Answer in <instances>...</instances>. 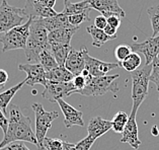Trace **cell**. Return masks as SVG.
Returning <instances> with one entry per match:
<instances>
[{
  "label": "cell",
  "instance_id": "obj_1",
  "mask_svg": "<svg viewBox=\"0 0 159 150\" xmlns=\"http://www.w3.org/2000/svg\"><path fill=\"white\" fill-rule=\"evenodd\" d=\"M8 107V127L0 143V148L14 141H25L38 146L36 134L30 126V118L24 115L16 105L12 103Z\"/></svg>",
  "mask_w": 159,
  "mask_h": 150
},
{
  "label": "cell",
  "instance_id": "obj_2",
  "mask_svg": "<svg viewBox=\"0 0 159 150\" xmlns=\"http://www.w3.org/2000/svg\"><path fill=\"white\" fill-rule=\"evenodd\" d=\"M48 30L40 18H32L30 34L25 48V56L30 63H38L39 55L46 49H51L48 40Z\"/></svg>",
  "mask_w": 159,
  "mask_h": 150
},
{
  "label": "cell",
  "instance_id": "obj_3",
  "mask_svg": "<svg viewBox=\"0 0 159 150\" xmlns=\"http://www.w3.org/2000/svg\"><path fill=\"white\" fill-rule=\"evenodd\" d=\"M118 74L115 75H103L94 77V76H86V84L80 90H77L75 93H79L85 97H100L107 93H118L119 85L117 79H119Z\"/></svg>",
  "mask_w": 159,
  "mask_h": 150
},
{
  "label": "cell",
  "instance_id": "obj_4",
  "mask_svg": "<svg viewBox=\"0 0 159 150\" xmlns=\"http://www.w3.org/2000/svg\"><path fill=\"white\" fill-rule=\"evenodd\" d=\"M151 69H152V65L150 64L131 72L132 101H133V107H132L131 114H137L139 107L148 95V87L150 82L149 76Z\"/></svg>",
  "mask_w": 159,
  "mask_h": 150
},
{
  "label": "cell",
  "instance_id": "obj_5",
  "mask_svg": "<svg viewBox=\"0 0 159 150\" xmlns=\"http://www.w3.org/2000/svg\"><path fill=\"white\" fill-rule=\"evenodd\" d=\"M30 24H32V17H30L24 25L15 26L0 37V43L2 44L3 53L11 51V50H25L30 34Z\"/></svg>",
  "mask_w": 159,
  "mask_h": 150
},
{
  "label": "cell",
  "instance_id": "obj_6",
  "mask_svg": "<svg viewBox=\"0 0 159 150\" xmlns=\"http://www.w3.org/2000/svg\"><path fill=\"white\" fill-rule=\"evenodd\" d=\"M29 20L24 8L11 6L6 0L0 4V34H4L15 26L24 25Z\"/></svg>",
  "mask_w": 159,
  "mask_h": 150
},
{
  "label": "cell",
  "instance_id": "obj_7",
  "mask_svg": "<svg viewBox=\"0 0 159 150\" xmlns=\"http://www.w3.org/2000/svg\"><path fill=\"white\" fill-rule=\"evenodd\" d=\"M32 109L36 116V132L34 134H36L38 141V147H41L48 130L52 127V123L59 117V113L56 111H45L44 107L40 102H34L32 105Z\"/></svg>",
  "mask_w": 159,
  "mask_h": 150
},
{
  "label": "cell",
  "instance_id": "obj_8",
  "mask_svg": "<svg viewBox=\"0 0 159 150\" xmlns=\"http://www.w3.org/2000/svg\"><path fill=\"white\" fill-rule=\"evenodd\" d=\"M74 85L71 82H53L49 81L47 85L45 86V89L43 91L42 97L48 99L49 102H57L58 99L63 98L68 95L74 93Z\"/></svg>",
  "mask_w": 159,
  "mask_h": 150
},
{
  "label": "cell",
  "instance_id": "obj_9",
  "mask_svg": "<svg viewBox=\"0 0 159 150\" xmlns=\"http://www.w3.org/2000/svg\"><path fill=\"white\" fill-rule=\"evenodd\" d=\"M18 69L26 73L25 84L29 86H34L37 84H41L43 86H46L48 83V80L46 78V71L39 63H25L19 64Z\"/></svg>",
  "mask_w": 159,
  "mask_h": 150
},
{
  "label": "cell",
  "instance_id": "obj_10",
  "mask_svg": "<svg viewBox=\"0 0 159 150\" xmlns=\"http://www.w3.org/2000/svg\"><path fill=\"white\" fill-rule=\"evenodd\" d=\"M132 52L143 54L145 56V65H150L159 54V34L151 37L142 43H133L131 46Z\"/></svg>",
  "mask_w": 159,
  "mask_h": 150
},
{
  "label": "cell",
  "instance_id": "obj_11",
  "mask_svg": "<svg viewBox=\"0 0 159 150\" xmlns=\"http://www.w3.org/2000/svg\"><path fill=\"white\" fill-rule=\"evenodd\" d=\"M84 59H85L84 69H86L88 71L89 75L94 76V77L107 75V73H110V71L120 68L119 63H107L93 58V57H91L88 54L87 50L84 53Z\"/></svg>",
  "mask_w": 159,
  "mask_h": 150
},
{
  "label": "cell",
  "instance_id": "obj_12",
  "mask_svg": "<svg viewBox=\"0 0 159 150\" xmlns=\"http://www.w3.org/2000/svg\"><path fill=\"white\" fill-rule=\"evenodd\" d=\"M91 9H94L102 13L104 17L110 15H119L125 17V11L120 6L118 0H86Z\"/></svg>",
  "mask_w": 159,
  "mask_h": 150
},
{
  "label": "cell",
  "instance_id": "obj_13",
  "mask_svg": "<svg viewBox=\"0 0 159 150\" xmlns=\"http://www.w3.org/2000/svg\"><path fill=\"white\" fill-rule=\"evenodd\" d=\"M58 105L61 107L62 113L64 115V125L66 128H71L72 126H84L83 122V114L82 111H77L75 107L66 102L63 98H60L57 101Z\"/></svg>",
  "mask_w": 159,
  "mask_h": 150
},
{
  "label": "cell",
  "instance_id": "obj_14",
  "mask_svg": "<svg viewBox=\"0 0 159 150\" xmlns=\"http://www.w3.org/2000/svg\"><path fill=\"white\" fill-rule=\"evenodd\" d=\"M136 115L137 114H130L129 120H128L125 129L123 131V137L121 139L122 143H128L132 146V148L135 150L139 149L142 142L139 139L138 136V126L136 122Z\"/></svg>",
  "mask_w": 159,
  "mask_h": 150
},
{
  "label": "cell",
  "instance_id": "obj_15",
  "mask_svg": "<svg viewBox=\"0 0 159 150\" xmlns=\"http://www.w3.org/2000/svg\"><path fill=\"white\" fill-rule=\"evenodd\" d=\"M86 50V48H81L77 51V50L72 48L65 61V68L70 71L74 76L81 74V72L85 68L84 53Z\"/></svg>",
  "mask_w": 159,
  "mask_h": 150
},
{
  "label": "cell",
  "instance_id": "obj_16",
  "mask_svg": "<svg viewBox=\"0 0 159 150\" xmlns=\"http://www.w3.org/2000/svg\"><path fill=\"white\" fill-rule=\"evenodd\" d=\"M24 10L29 18H49L58 14L54 8H48L42 5L39 0H26Z\"/></svg>",
  "mask_w": 159,
  "mask_h": 150
},
{
  "label": "cell",
  "instance_id": "obj_17",
  "mask_svg": "<svg viewBox=\"0 0 159 150\" xmlns=\"http://www.w3.org/2000/svg\"><path fill=\"white\" fill-rule=\"evenodd\" d=\"M79 30V26L68 25L65 28H61L55 30H52L48 34V40L50 43H61V44H70L73 36Z\"/></svg>",
  "mask_w": 159,
  "mask_h": 150
},
{
  "label": "cell",
  "instance_id": "obj_18",
  "mask_svg": "<svg viewBox=\"0 0 159 150\" xmlns=\"http://www.w3.org/2000/svg\"><path fill=\"white\" fill-rule=\"evenodd\" d=\"M111 129V121H107L100 117H93L90 119L87 125L88 135L93 137L94 139L102 137Z\"/></svg>",
  "mask_w": 159,
  "mask_h": 150
},
{
  "label": "cell",
  "instance_id": "obj_19",
  "mask_svg": "<svg viewBox=\"0 0 159 150\" xmlns=\"http://www.w3.org/2000/svg\"><path fill=\"white\" fill-rule=\"evenodd\" d=\"M46 78L49 81L53 82H71L74 78V75L69 70H67L65 66L58 65L52 70L46 72Z\"/></svg>",
  "mask_w": 159,
  "mask_h": 150
},
{
  "label": "cell",
  "instance_id": "obj_20",
  "mask_svg": "<svg viewBox=\"0 0 159 150\" xmlns=\"http://www.w3.org/2000/svg\"><path fill=\"white\" fill-rule=\"evenodd\" d=\"M43 25L45 26L46 30H48V33L52 32V30H55L61 28H65V26L71 25L68 22V16L65 15L64 13H58L57 15L53 17H49V18H40Z\"/></svg>",
  "mask_w": 159,
  "mask_h": 150
},
{
  "label": "cell",
  "instance_id": "obj_21",
  "mask_svg": "<svg viewBox=\"0 0 159 150\" xmlns=\"http://www.w3.org/2000/svg\"><path fill=\"white\" fill-rule=\"evenodd\" d=\"M51 46V52L54 58L57 61L58 65L64 66L65 61L70 53L72 47L70 44H61V43H50Z\"/></svg>",
  "mask_w": 159,
  "mask_h": 150
},
{
  "label": "cell",
  "instance_id": "obj_22",
  "mask_svg": "<svg viewBox=\"0 0 159 150\" xmlns=\"http://www.w3.org/2000/svg\"><path fill=\"white\" fill-rule=\"evenodd\" d=\"M87 33L90 34L92 38V46L96 48L102 47V45H104L108 41L117 39V37H111L103 32V30H100L95 28L94 25H89L86 28Z\"/></svg>",
  "mask_w": 159,
  "mask_h": 150
},
{
  "label": "cell",
  "instance_id": "obj_23",
  "mask_svg": "<svg viewBox=\"0 0 159 150\" xmlns=\"http://www.w3.org/2000/svg\"><path fill=\"white\" fill-rule=\"evenodd\" d=\"M25 84V80H22L21 82H19L16 85L10 87L9 89H7L0 93V110L3 111V114H4L5 116L7 115V109H8L10 101L13 98L15 93H16Z\"/></svg>",
  "mask_w": 159,
  "mask_h": 150
},
{
  "label": "cell",
  "instance_id": "obj_24",
  "mask_svg": "<svg viewBox=\"0 0 159 150\" xmlns=\"http://www.w3.org/2000/svg\"><path fill=\"white\" fill-rule=\"evenodd\" d=\"M88 9L91 8L86 0H82V1L77 3H73L70 0H64V8L62 13H64L65 15L68 16V15H72V14L82 13Z\"/></svg>",
  "mask_w": 159,
  "mask_h": 150
},
{
  "label": "cell",
  "instance_id": "obj_25",
  "mask_svg": "<svg viewBox=\"0 0 159 150\" xmlns=\"http://www.w3.org/2000/svg\"><path fill=\"white\" fill-rule=\"evenodd\" d=\"M141 63H142L141 56L139 55L138 53L132 52L126 59H124L123 61H121V62L119 63V65H120V67L124 68L126 71L133 72L135 70H137V69L140 67Z\"/></svg>",
  "mask_w": 159,
  "mask_h": 150
},
{
  "label": "cell",
  "instance_id": "obj_26",
  "mask_svg": "<svg viewBox=\"0 0 159 150\" xmlns=\"http://www.w3.org/2000/svg\"><path fill=\"white\" fill-rule=\"evenodd\" d=\"M38 63L42 65V67L45 69L46 72L52 70L53 68L58 66V63L54 58L51 49H46L41 52V54L39 55Z\"/></svg>",
  "mask_w": 159,
  "mask_h": 150
},
{
  "label": "cell",
  "instance_id": "obj_27",
  "mask_svg": "<svg viewBox=\"0 0 159 150\" xmlns=\"http://www.w3.org/2000/svg\"><path fill=\"white\" fill-rule=\"evenodd\" d=\"M128 120H129V115L125 111H118L111 120V130H114L116 133H123Z\"/></svg>",
  "mask_w": 159,
  "mask_h": 150
},
{
  "label": "cell",
  "instance_id": "obj_28",
  "mask_svg": "<svg viewBox=\"0 0 159 150\" xmlns=\"http://www.w3.org/2000/svg\"><path fill=\"white\" fill-rule=\"evenodd\" d=\"M147 13L150 17L151 26L153 30L152 37H156L159 34V5L149 7L147 9Z\"/></svg>",
  "mask_w": 159,
  "mask_h": 150
},
{
  "label": "cell",
  "instance_id": "obj_29",
  "mask_svg": "<svg viewBox=\"0 0 159 150\" xmlns=\"http://www.w3.org/2000/svg\"><path fill=\"white\" fill-rule=\"evenodd\" d=\"M90 10L91 9H88L82 13L68 15V22L73 26H79L81 24H83V22L88 21L90 20V18H89V12H90Z\"/></svg>",
  "mask_w": 159,
  "mask_h": 150
},
{
  "label": "cell",
  "instance_id": "obj_30",
  "mask_svg": "<svg viewBox=\"0 0 159 150\" xmlns=\"http://www.w3.org/2000/svg\"><path fill=\"white\" fill-rule=\"evenodd\" d=\"M42 146H44L47 150H62L63 149V141L59 138L45 137Z\"/></svg>",
  "mask_w": 159,
  "mask_h": 150
},
{
  "label": "cell",
  "instance_id": "obj_31",
  "mask_svg": "<svg viewBox=\"0 0 159 150\" xmlns=\"http://www.w3.org/2000/svg\"><path fill=\"white\" fill-rule=\"evenodd\" d=\"M151 65H152V69H151L149 80L156 85L157 91L159 92V59L155 58Z\"/></svg>",
  "mask_w": 159,
  "mask_h": 150
},
{
  "label": "cell",
  "instance_id": "obj_32",
  "mask_svg": "<svg viewBox=\"0 0 159 150\" xmlns=\"http://www.w3.org/2000/svg\"><path fill=\"white\" fill-rule=\"evenodd\" d=\"M132 53V49L130 46L127 45H120L115 50V56L119 62H121L124 59H126L128 56Z\"/></svg>",
  "mask_w": 159,
  "mask_h": 150
},
{
  "label": "cell",
  "instance_id": "obj_33",
  "mask_svg": "<svg viewBox=\"0 0 159 150\" xmlns=\"http://www.w3.org/2000/svg\"><path fill=\"white\" fill-rule=\"evenodd\" d=\"M96 139H94L93 137L91 136H87L85 137L84 139L79 141L78 143L75 144V150H89L91 148V146L93 145Z\"/></svg>",
  "mask_w": 159,
  "mask_h": 150
},
{
  "label": "cell",
  "instance_id": "obj_34",
  "mask_svg": "<svg viewBox=\"0 0 159 150\" xmlns=\"http://www.w3.org/2000/svg\"><path fill=\"white\" fill-rule=\"evenodd\" d=\"M0 150H30L26 147L24 141H14L5 145L4 147L0 148Z\"/></svg>",
  "mask_w": 159,
  "mask_h": 150
},
{
  "label": "cell",
  "instance_id": "obj_35",
  "mask_svg": "<svg viewBox=\"0 0 159 150\" xmlns=\"http://www.w3.org/2000/svg\"><path fill=\"white\" fill-rule=\"evenodd\" d=\"M72 83L75 88V90H74V93H75L77 90L82 89V88L85 86V84H86V78L81 74L76 75V76H74V78H73Z\"/></svg>",
  "mask_w": 159,
  "mask_h": 150
},
{
  "label": "cell",
  "instance_id": "obj_36",
  "mask_svg": "<svg viewBox=\"0 0 159 150\" xmlns=\"http://www.w3.org/2000/svg\"><path fill=\"white\" fill-rule=\"evenodd\" d=\"M107 25L114 26L116 29H119L122 24V17H120L119 15H110L107 17Z\"/></svg>",
  "mask_w": 159,
  "mask_h": 150
},
{
  "label": "cell",
  "instance_id": "obj_37",
  "mask_svg": "<svg viewBox=\"0 0 159 150\" xmlns=\"http://www.w3.org/2000/svg\"><path fill=\"white\" fill-rule=\"evenodd\" d=\"M107 18L104 17L103 15H98V16H96L94 18V26L95 28L103 30L107 26Z\"/></svg>",
  "mask_w": 159,
  "mask_h": 150
},
{
  "label": "cell",
  "instance_id": "obj_38",
  "mask_svg": "<svg viewBox=\"0 0 159 150\" xmlns=\"http://www.w3.org/2000/svg\"><path fill=\"white\" fill-rule=\"evenodd\" d=\"M7 127H8V119L6 118V116L3 114V111L0 110V128L2 129L3 133H6Z\"/></svg>",
  "mask_w": 159,
  "mask_h": 150
},
{
  "label": "cell",
  "instance_id": "obj_39",
  "mask_svg": "<svg viewBox=\"0 0 159 150\" xmlns=\"http://www.w3.org/2000/svg\"><path fill=\"white\" fill-rule=\"evenodd\" d=\"M103 32L106 33L107 36H111V37H117V32H118V29L114 28L110 25H107L106 28L103 29Z\"/></svg>",
  "mask_w": 159,
  "mask_h": 150
},
{
  "label": "cell",
  "instance_id": "obj_40",
  "mask_svg": "<svg viewBox=\"0 0 159 150\" xmlns=\"http://www.w3.org/2000/svg\"><path fill=\"white\" fill-rule=\"evenodd\" d=\"M8 80V73L4 69H0V85H5Z\"/></svg>",
  "mask_w": 159,
  "mask_h": 150
},
{
  "label": "cell",
  "instance_id": "obj_41",
  "mask_svg": "<svg viewBox=\"0 0 159 150\" xmlns=\"http://www.w3.org/2000/svg\"><path fill=\"white\" fill-rule=\"evenodd\" d=\"M42 5H44L48 8H54L57 0H39Z\"/></svg>",
  "mask_w": 159,
  "mask_h": 150
},
{
  "label": "cell",
  "instance_id": "obj_42",
  "mask_svg": "<svg viewBox=\"0 0 159 150\" xmlns=\"http://www.w3.org/2000/svg\"><path fill=\"white\" fill-rule=\"evenodd\" d=\"M62 150H75V144L63 141V149Z\"/></svg>",
  "mask_w": 159,
  "mask_h": 150
},
{
  "label": "cell",
  "instance_id": "obj_43",
  "mask_svg": "<svg viewBox=\"0 0 159 150\" xmlns=\"http://www.w3.org/2000/svg\"><path fill=\"white\" fill-rule=\"evenodd\" d=\"M151 133H152L153 136H158L159 135V130L157 128V126H153L152 129H151Z\"/></svg>",
  "mask_w": 159,
  "mask_h": 150
},
{
  "label": "cell",
  "instance_id": "obj_44",
  "mask_svg": "<svg viewBox=\"0 0 159 150\" xmlns=\"http://www.w3.org/2000/svg\"><path fill=\"white\" fill-rule=\"evenodd\" d=\"M39 150H47V149H46L44 146H41V147H39Z\"/></svg>",
  "mask_w": 159,
  "mask_h": 150
},
{
  "label": "cell",
  "instance_id": "obj_45",
  "mask_svg": "<svg viewBox=\"0 0 159 150\" xmlns=\"http://www.w3.org/2000/svg\"><path fill=\"white\" fill-rule=\"evenodd\" d=\"M3 86H4V85H0V89H1V88H2Z\"/></svg>",
  "mask_w": 159,
  "mask_h": 150
},
{
  "label": "cell",
  "instance_id": "obj_46",
  "mask_svg": "<svg viewBox=\"0 0 159 150\" xmlns=\"http://www.w3.org/2000/svg\"><path fill=\"white\" fill-rule=\"evenodd\" d=\"M156 58H157V59H159V54H158V55H157V57H156Z\"/></svg>",
  "mask_w": 159,
  "mask_h": 150
},
{
  "label": "cell",
  "instance_id": "obj_47",
  "mask_svg": "<svg viewBox=\"0 0 159 150\" xmlns=\"http://www.w3.org/2000/svg\"><path fill=\"white\" fill-rule=\"evenodd\" d=\"M158 101H159V99H158Z\"/></svg>",
  "mask_w": 159,
  "mask_h": 150
}]
</instances>
